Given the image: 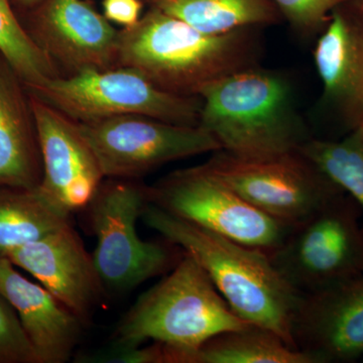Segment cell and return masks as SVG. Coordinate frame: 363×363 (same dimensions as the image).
I'll list each match as a JSON object with an SVG mask.
<instances>
[{
	"instance_id": "obj_1",
	"label": "cell",
	"mask_w": 363,
	"mask_h": 363,
	"mask_svg": "<svg viewBox=\"0 0 363 363\" xmlns=\"http://www.w3.org/2000/svg\"><path fill=\"white\" fill-rule=\"evenodd\" d=\"M260 30L211 35L149 7L135 26L119 30L117 67L138 72L171 94L200 97L217 81L259 65Z\"/></svg>"
},
{
	"instance_id": "obj_2",
	"label": "cell",
	"mask_w": 363,
	"mask_h": 363,
	"mask_svg": "<svg viewBox=\"0 0 363 363\" xmlns=\"http://www.w3.org/2000/svg\"><path fill=\"white\" fill-rule=\"evenodd\" d=\"M140 219L197 260L238 317L274 331L297 350L292 323L300 294L279 274L267 253L184 220L152 203Z\"/></svg>"
},
{
	"instance_id": "obj_3",
	"label": "cell",
	"mask_w": 363,
	"mask_h": 363,
	"mask_svg": "<svg viewBox=\"0 0 363 363\" xmlns=\"http://www.w3.org/2000/svg\"><path fill=\"white\" fill-rule=\"evenodd\" d=\"M197 260L184 253L159 283L140 296L117 325L111 348L161 343L166 363H189L210 338L245 328Z\"/></svg>"
},
{
	"instance_id": "obj_4",
	"label": "cell",
	"mask_w": 363,
	"mask_h": 363,
	"mask_svg": "<svg viewBox=\"0 0 363 363\" xmlns=\"http://www.w3.org/2000/svg\"><path fill=\"white\" fill-rule=\"evenodd\" d=\"M199 126L221 150L259 157L298 150L313 138L292 83L260 65L217 81L202 93Z\"/></svg>"
},
{
	"instance_id": "obj_5",
	"label": "cell",
	"mask_w": 363,
	"mask_h": 363,
	"mask_svg": "<svg viewBox=\"0 0 363 363\" xmlns=\"http://www.w3.org/2000/svg\"><path fill=\"white\" fill-rule=\"evenodd\" d=\"M149 203V186L140 180L105 178L85 208L96 238L93 262L107 295L130 292L167 274L185 253L168 240L138 235L136 223Z\"/></svg>"
},
{
	"instance_id": "obj_6",
	"label": "cell",
	"mask_w": 363,
	"mask_h": 363,
	"mask_svg": "<svg viewBox=\"0 0 363 363\" xmlns=\"http://www.w3.org/2000/svg\"><path fill=\"white\" fill-rule=\"evenodd\" d=\"M26 89L76 123L145 116L179 125L199 126L201 97L171 94L123 67L59 76Z\"/></svg>"
},
{
	"instance_id": "obj_7",
	"label": "cell",
	"mask_w": 363,
	"mask_h": 363,
	"mask_svg": "<svg viewBox=\"0 0 363 363\" xmlns=\"http://www.w3.org/2000/svg\"><path fill=\"white\" fill-rule=\"evenodd\" d=\"M362 214L350 195L337 196L293 225L269 255L272 264L298 294L318 292L362 276Z\"/></svg>"
},
{
	"instance_id": "obj_8",
	"label": "cell",
	"mask_w": 363,
	"mask_h": 363,
	"mask_svg": "<svg viewBox=\"0 0 363 363\" xmlns=\"http://www.w3.org/2000/svg\"><path fill=\"white\" fill-rule=\"evenodd\" d=\"M201 164L253 207L290 225L344 193L298 150L247 157L219 150Z\"/></svg>"
},
{
	"instance_id": "obj_9",
	"label": "cell",
	"mask_w": 363,
	"mask_h": 363,
	"mask_svg": "<svg viewBox=\"0 0 363 363\" xmlns=\"http://www.w3.org/2000/svg\"><path fill=\"white\" fill-rule=\"evenodd\" d=\"M149 199L168 213L267 255L293 227L253 207L202 164L177 169L149 186Z\"/></svg>"
},
{
	"instance_id": "obj_10",
	"label": "cell",
	"mask_w": 363,
	"mask_h": 363,
	"mask_svg": "<svg viewBox=\"0 0 363 363\" xmlns=\"http://www.w3.org/2000/svg\"><path fill=\"white\" fill-rule=\"evenodd\" d=\"M76 124L105 178L140 180L169 162L221 150L214 136L200 126L150 116H116Z\"/></svg>"
},
{
	"instance_id": "obj_11",
	"label": "cell",
	"mask_w": 363,
	"mask_h": 363,
	"mask_svg": "<svg viewBox=\"0 0 363 363\" xmlns=\"http://www.w3.org/2000/svg\"><path fill=\"white\" fill-rule=\"evenodd\" d=\"M26 30L60 75L117 67L119 30L86 0H43Z\"/></svg>"
},
{
	"instance_id": "obj_12",
	"label": "cell",
	"mask_w": 363,
	"mask_h": 363,
	"mask_svg": "<svg viewBox=\"0 0 363 363\" xmlns=\"http://www.w3.org/2000/svg\"><path fill=\"white\" fill-rule=\"evenodd\" d=\"M30 95L42 152L43 177L38 188L73 215L85 209L105 177L75 121Z\"/></svg>"
},
{
	"instance_id": "obj_13",
	"label": "cell",
	"mask_w": 363,
	"mask_h": 363,
	"mask_svg": "<svg viewBox=\"0 0 363 363\" xmlns=\"http://www.w3.org/2000/svg\"><path fill=\"white\" fill-rule=\"evenodd\" d=\"M292 337L316 363L353 362L363 357V274L325 290L300 294Z\"/></svg>"
},
{
	"instance_id": "obj_14",
	"label": "cell",
	"mask_w": 363,
	"mask_h": 363,
	"mask_svg": "<svg viewBox=\"0 0 363 363\" xmlns=\"http://www.w3.org/2000/svg\"><path fill=\"white\" fill-rule=\"evenodd\" d=\"M7 259L37 279L86 326L106 297L92 255L72 222L14 250Z\"/></svg>"
},
{
	"instance_id": "obj_15",
	"label": "cell",
	"mask_w": 363,
	"mask_h": 363,
	"mask_svg": "<svg viewBox=\"0 0 363 363\" xmlns=\"http://www.w3.org/2000/svg\"><path fill=\"white\" fill-rule=\"evenodd\" d=\"M323 85L322 102L345 130L363 124V0H350L332 13L314 49Z\"/></svg>"
},
{
	"instance_id": "obj_16",
	"label": "cell",
	"mask_w": 363,
	"mask_h": 363,
	"mask_svg": "<svg viewBox=\"0 0 363 363\" xmlns=\"http://www.w3.org/2000/svg\"><path fill=\"white\" fill-rule=\"evenodd\" d=\"M0 294L18 314L38 362L71 359L87 327L77 315L7 259H0Z\"/></svg>"
},
{
	"instance_id": "obj_17",
	"label": "cell",
	"mask_w": 363,
	"mask_h": 363,
	"mask_svg": "<svg viewBox=\"0 0 363 363\" xmlns=\"http://www.w3.org/2000/svg\"><path fill=\"white\" fill-rule=\"evenodd\" d=\"M43 177L30 95L0 54V186L33 189Z\"/></svg>"
},
{
	"instance_id": "obj_18",
	"label": "cell",
	"mask_w": 363,
	"mask_h": 363,
	"mask_svg": "<svg viewBox=\"0 0 363 363\" xmlns=\"http://www.w3.org/2000/svg\"><path fill=\"white\" fill-rule=\"evenodd\" d=\"M149 7L185 21L203 33L219 35L242 28L281 23L274 0H145Z\"/></svg>"
},
{
	"instance_id": "obj_19",
	"label": "cell",
	"mask_w": 363,
	"mask_h": 363,
	"mask_svg": "<svg viewBox=\"0 0 363 363\" xmlns=\"http://www.w3.org/2000/svg\"><path fill=\"white\" fill-rule=\"evenodd\" d=\"M71 222L39 188L0 186V259Z\"/></svg>"
},
{
	"instance_id": "obj_20",
	"label": "cell",
	"mask_w": 363,
	"mask_h": 363,
	"mask_svg": "<svg viewBox=\"0 0 363 363\" xmlns=\"http://www.w3.org/2000/svg\"><path fill=\"white\" fill-rule=\"evenodd\" d=\"M189 363H316L291 347L274 331L250 324L210 338L194 351Z\"/></svg>"
},
{
	"instance_id": "obj_21",
	"label": "cell",
	"mask_w": 363,
	"mask_h": 363,
	"mask_svg": "<svg viewBox=\"0 0 363 363\" xmlns=\"http://www.w3.org/2000/svg\"><path fill=\"white\" fill-rule=\"evenodd\" d=\"M298 150L353 198L363 214V124L341 140L311 138Z\"/></svg>"
},
{
	"instance_id": "obj_22",
	"label": "cell",
	"mask_w": 363,
	"mask_h": 363,
	"mask_svg": "<svg viewBox=\"0 0 363 363\" xmlns=\"http://www.w3.org/2000/svg\"><path fill=\"white\" fill-rule=\"evenodd\" d=\"M11 2L13 0H0V54L26 87L59 77L61 75L51 60L18 21Z\"/></svg>"
},
{
	"instance_id": "obj_23",
	"label": "cell",
	"mask_w": 363,
	"mask_h": 363,
	"mask_svg": "<svg viewBox=\"0 0 363 363\" xmlns=\"http://www.w3.org/2000/svg\"><path fill=\"white\" fill-rule=\"evenodd\" d=\"M347 1L350 0H274L283 20L305 39L323 32L332 13Z\"/></svg>"
},
{
	"instance_id": "obj_24",
	"label": "cell",
	"mask_w": 363,
	"mask_h": 363,
	"mask_svg": "<svg viewBox=\"0 0 363 363\" xmlns=\"http://www.w3.org/2000/svg\"><path fill=\"white\" fill-rule=\"evenodd\" d=\"M0 363H39L14 311L0 294Z\"/></svg>"
},
{
	"instance_id": "obj_25",
	"label": "cell",
	"mask_w": 363,
	"mask_h": 363,
	"mask_svg": "<svg viewBox=\"0 0 363 363\" xmlns=\"http://www.w3.org/2000/svg\"><path fill=\"white\" fill-rule=\"evenodd\" d=\"M104 16L123 28L135 26L142 18L143 0H104Z\"/></svg>"
},
{
	"instance_id": "obj_26",
	"label": "cell",
	"mask_w": 363,
	"mask_h": 363,
	"mask_svg": "<svg viewBox=\"0 0 363 363\" xmlns=\"http://www.w3.org/2000/svg\"><path fill=\"white\" fill-rule=\"evenodd\" d=\"M21 9H25L26 11H32L35 6H39L43 0H13Z\"/></svg>"
},
{
	"instance_id": "obj_27",
	"label": "cell",
	"mask_w": 363,
	"mask_h": 363,
	"mask_svg": "<svg viewBox=\"0 0 363 363\" xmlns=\"http://www.w3.org/2000/svg\"></svg>"
}]
</instances>
